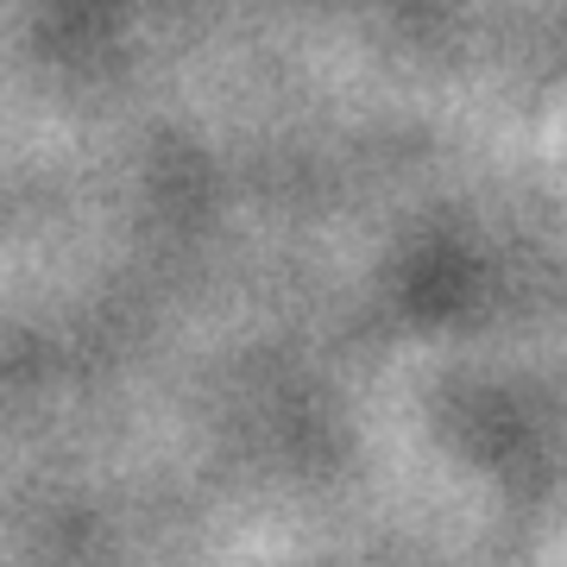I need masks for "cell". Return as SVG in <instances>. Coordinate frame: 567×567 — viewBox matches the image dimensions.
<instances>
[]
</instances>
